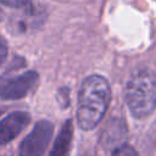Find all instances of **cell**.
Wrapping results in <instances>:
<instances>
[{"mask_svg": "<svg viewBox=\"0 0 156 156\" xmlns=\"http://www.w3.org/2000/svg\"><path fill=\"white\" fill-rule=\"evenodd\" d=\"M110 100L111 88L104 77L94 74L85 78L78 94V126L83 130L96 127L106 113Z\"/></svg>", "mask_w": 156, "mask_h": 156, "instance_id": "1", "label": "cell"}, {"mask_svg": "<svg viewBox=\"0 0 156 156\" xmlns=\"http://www.w3.org/2000/svg\"><path fill=\"white\" fill-rule=\"evenodd\" d=\"M54 134V124L43 119L35 123L32 132L22 140L18 150L20 156H43L46 151L51 136Z\"/></svg>", "mask_w": 156, "mask_h": 156, "instance_id": "3", "label": "cell"}, {"mask_svg": "<svg viewBox=\"0 0 156 156\" xmlns=\"http://www.w3.org/2000/svg\"><path fill=\"white\" fill-rule=\"evenodd\" d=\"M126 101L135 117H146L156 106V74L147 71H136L127 83Z\"/></svg>", "mask_w": 156, "mask_h": 156, "instance_id": "2", "label": "cell"}, {"mask_svg": "<svg viewBox=\"0 0 156 156\" xmlns=\"http://www.w3.org/2000/svg\"><path fill=\"white\" fill-rule=\"evenodd\" d=\"M112 156H138L136 151L129 145H121L112 152Z\"/></svg>", "mask_w": 156, "mask_h": 156, "instance_id": "7", "label": "cell"}, {"mask_svg": "<svg viewBox=\"0 0 156 156\" xmlns=\"http://www.w3.org/2000/svg\"><path fill=\"white\" fill-rule=\"evenodd\" d=\"M2 20V10H1V7H0V21Z\"/></svg>", "mask_w": 156, "mask_h": 156, "instance_id": "10", "label": "cell"}, {"mask_svg": "<svg viewBox=\"0 0 156 156\" xmlns=\"http://www.w3.org/2000/svg\"><path fill=\"white\" fill-rule=\"evenodd\" d=\"M7 56V45L2 37H0V66L4 63Z\"/></svg>", "mask_w": 156, "mask_h": 156, "instance_id": "9", "label": "cell"}, {"mask_svg": "<svg viewBox=\"0 0 156 156\" xmlns=\"http://www.w3.org/2000/svg\"><path fill=\"white\" fill-rule=\"evenodd\" d=\"M0 1L10 7L21 9V7H26L27 5H29L32 0H0Z\"/></svg>", "mask_w": 156, "mask_h": 156, "instance_id": "8", "label": "cell"}, {"mask_svg": "<svg viewBox=\"0 0 156 156\" xmlns=\"http://www.w3.org/2000/svg\"><path fill=\"white\" fill-rule=\"evenodd\" d=\"M72 139H73V124L72 121L68 119L61 127L49 156H69Z\"/></svg>", "mask_w": 156, "mask_h": 156, "instance_id": "6", "label": "cell"}, {"mask_svg": "<svg viewBox=\"0 0 156 156\" xmlns=\"http://www.w3.org/2000/svg\"><path fill=\"white\" fill-rule=\"evenodd\" d=\"M38 74L28 71L15 77H0V99L16 100L24 98L37 84Z\"/></svg>", "mask_w": 156, "mask_h": 156, "instance_id": "4", "label": "cell"}, {"mask_svg": "<svg viewBox=\"0 0 156 156\" xmlns=\"http://www.w3.org/2000/svg\"><path fill=\"white\" fill-rule=\"evenodd\" d=\"M30 116L23 111L9 113L0 121V145L13 140L29 123Z\"/></svg>", "mask_w": 156, "mask_h": 156, "instance_id": "5", "label": "cell"}]
</instances>
